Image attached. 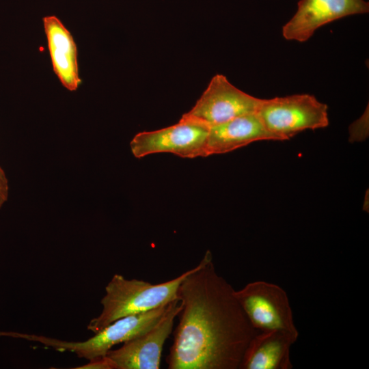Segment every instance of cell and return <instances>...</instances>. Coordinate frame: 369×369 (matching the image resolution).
<instances>
[{
  "mask_svg": "<svg viewBox=\"0 0 369 369\" xmlns=\"http://www.w3.org/2000/svg\"><path fill=\"white\" fill-rule=\"evenodd\" d=\"M43 25L53 71L63 86L75 91L81 83L75 42L55 16L44 17Z\"/></svg>",
  "mask_w": 369,
  "mask_h": 369,
  "instance_id": "cell-12",
  "label": "cell"
},
{
  "mask_svg": "<svg viewBox=\"0 0 369 369\" xmlns=\"http://www.w3.org/2000/svg\"><path fill=\"white\" fill-rule=\"evenodd\" d=\"M262 140L275 141V139L266 129L257 113L241 115L210 127L207 154L230 152Z\"/></svg>",
  "mask_w": 369,
  "mask_h": 369,
  "instance_id": "cell-11",
  "label": "cell"
},
{
  "mask_svg": "<svg viewBox=\"0 0 369 369\" xmlns=\"http://www.w3.org/2000/svg\"><path fill=\"white\" fill-rule=\"evenodd\" d=\"M262 100L241 90L226 76L217 74L211 79L195 105L182 117L210 127L256 113Z\"/></svg>",
  "mask_w": 369,
  "mask_h": 369,
  "instance_id": "cell-7",
  "label": "cell"
},
{
  "mask_svg": "<svg viewBox=\"0 0 369 369\" xmlns=\"http://www.w3.org/2000/svg\"><path fill=\"white\" fill-rule=\"evenodd\" d=\"M9 186L8 180L6 178L5 172L0 167V208L7 201L8 197Z\"/></svg>",
  "mask_w": 369,
  "mask_h": 369,
  "instance_id": "cell-14",
  "label": "cell"
},
{
  "mask_svg": "<svg viewBox=\"0 0 369 369\" xmlns=\"http://www.w3.org/2000/svg\"><path fill=\"white\" fill-rule=\"evenodd\" d=\"M256 113L275 141L329 125L327 105L306 94L262 99Z\"/></svg>",
  "mask_w": 369,
  "mask_h": 369,
  "instance_id": "cell-4",
  "label": "cell"
},
{
  "mask_svg": "<svg viewBox=\"0 0 369 369\" xmlns=\"http://www.w3.org/2000/svg\"><path fill=\"white\" fill-rule=\"evenodd\" d=\"M79 369H116L114 362L107 356H103L90 360L81 366L76 367Z\"/></svg>",
  "mask_w": 369,
  "mask_h": 369,
  "instance_id": "cell-13",
  "label": "cell"
},
{
  "mask_svg": "<svg viewBox=\"0 0 369 369\" xmlns=\"http://www.w3.org/2000/svg\"><path fill=\"white\" fill-rule=\"evenodd\" d=\"M168 304L149 312L129 315L109 324L83 342H68L44 336L11 331L12 338L37 342L57 351L74 353L79 357L91 360L107 355L111 348L128 341L152 327L161 317Z\"/></svg>",
  "mask_w": 369,
  "mask_h": 369,
  "instance_id": "cell-3",
  "label": "cell"
},
{
  "mask_svg": "<svg viewBox=\"0 0 369 369\" xmlns=\"http://www.w3.org/2000/svg\"><path fill=\"white\" fill-rule=\"evenodd\" d=\"M181 310L178 299L170 302L159 320L139 336L124 342L107 355L116 369H159L163 348L173 331L174 319Z\"/></svg>",
  "mask_w": 369,
  "mask_h": 369,
  "instance_id": "cell-8",
  "label": "cell"
},
{
  "mask_svg": "<svg viewBox=\"0 0 369 369\" xmlns=\"http://www.w3.org/2000/svg\"><path fill=\"white\" fill-rule=\"evenodd\" d=\"M299 333L258 331L249 342L239 369H291L290 348Z\"/></svg>",
  "mask_w": 369,
  "mask_h": 369,
  "instance_id": "cell-10",
  "label": "cell"
},
{
  "mask_svg": "<svg viewBox=\"0 0 369 369\" xmlns=\"http://www.w3.org/2000/svg\"><path fill=\"white\" fill-rule=\"evenodd\" d=\"M188 272L160 284L115 274L100 301L102 312L90 320L87 329L96 333L119 318L149 312L178 299V287Z\"/></svg>",
  "mask_w": 369,
  "mask_h": 369,
  "instance_id": "cell-2",
  "label": "cell"
},
{
  "mask_svg": "<svg viewBox=\"0 0 369 369\" xmlns=\"http://www.w3.org/2000/svg\"><path fill=\"white\" fill-rule=\"evenodd\" d=\"M368 11L365 0H300L296 12L284 25L282 35L288 40L305 42L327 23Z\"/></svg>",
  "mask_w": 369,
  "mask_h": 369,
  "instance_id": "cell-9",
  "label": "cell"
},
{
  "mask_svg": "<svg viewBox=\"0 0 369 369\" xmlns=\"http://www.w3.org/2000/svg\"><path fill=\"white\" fill-rule=\"evenodd\" d=\"M234 290L217 273L212 253L207 250L178 289L181 310L166 358L169 369H239L258 331Z\"/></svg>",
  "mask_w": 369,
  "mask_h": 369,
  "instance_id": "cell-1",
  "label": "cell"
},
{
  "mask_svg": "<svg viewBox=\"0 0 369 369\" xmlns=\"http://www.w3.org/2000/svg\"><path fill=\"white\" fill-rule=\"evenodd\" d=\"M234 295L250 324L258 331L299 333L288 295L279 286L255 281L234 290Z\"/></svg>",
  "mask_w": 369,
  "mask_h": 369,
  "instance_id": "cell-6",
  "label": "cell"
},
{
  "mask_svg": "<svg viewBox=\"0 0 369 369\" xmlns=\"http://www.w3.org/2000/svg\"><path fill=\"white\" fill-rule=\"evenodd\" d=\"M209 128L204 124L181 117L170 126L137 133L130 143L131 150L138 159L161 152L188 159L206 157Z\"/></svg>",
  "mask_w": 369,
  "mask_h": 369,
  "instance_id": "cell-5",
  "label": "cell"
}]
</instances>
